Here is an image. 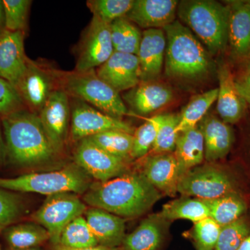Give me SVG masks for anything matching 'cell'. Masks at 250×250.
Instances as JSON below:
<instances>
[{"instance_id": "6da1fadb", "label": "cell", "mask_w": 250, "mask_h": 250, "mask_svg": "<svg viewBox=\"0 0 250 250\" xmlns=\"http://www.w3.org/2000/svg\"><path fill=\"white\" fill-rule=\"evenodd\" d=\"M6 162L21 169L36 168L55 162L54 148L37 113L27 108L1 118Z\"/></svg>"}, {"instance_id": "7a4b0ae2", "label": "cell", "mask_w": 250, "mask_h": 250, "mask_svg": "<svg viewBox=\"0 0 250 250\" xmlns=\"http://www.w3.org/2000/svg\"><path fill=\"white\" fill-rule=\"evenodd\" d=\"M161 197L142 172H126L106 182L92 184L83 201L123 219L136 218L147 213Z\"/></svg>"}, {"instance_id": "3957f363", "label": "cell", "mask_w": 250, "mask_h": 250, "mask_svg": "<svg viewBox=\"0 0 250 250\" xmlns=\"http://www.w3.org/2000/svg\"><path fill=\"white\" fill-rule=\"evenodd\" d=\"M164 30L166 75L177 80H192L207 75L211 66L209 56L192 31L179 21L166 26Z\"/></svg>"}, {"instance_id": "277c9868", "label": "cell", "mask_w": 250, "mask_h": 250, "mask_svg": "<svg viewBox=\"0 0 250 250\" xmlns=\"http://www.w3.org/2000/svg\"><path fill=\"white\" fill-rule=\"evenodd\" d=\"M180 22L193 31L210 53L226 48L229 42V6L213 0L179 1L177 10Z\"/></svg>"}, {"instance_id": "5b68a950", "label": "cell", "mask_w": 250, "mask_h": 250, "mask_svg": "<svg viewBox=\"0 0 250 250\" xmlns=\"http://www.w3.org/2000/svg\"><path fill=\"white\" fill-rule=\"evenodd\" d=\"M90 177L77 164L59 170L30 172L14 178L0 177V188L15 192H34L47 196L62 192L84 194L89 188Z\"/></svg>"}, {"instance_id": "8992f818", "label": "cell", "mask_w": 250, "mask_h": 250, "mask_svg": "<svg viewBox=\"0 0 250 250\" xmlns=\"http://www.w3.org/2000/svg\"><path fill=\"white\" fill-rule=\"evenodd\" d=\"M59 84L70 98L82 100L106 114L119 119L128 114L121 93L100 79L95 70L60 71Z\"/></svg>"}, {"instance_id": "52a82bcc", "label": "cell", "mask_w": 250, "mask_h": 250, "mask_svg": "<svg viewBox=\"0 0 250 250\" xmlns=\"http://www.w3.org/2000/svg\"><path fill=\"white\" fill-rule=\"evenodd\" d=\"M85 202L77 194L62 192L47 196L43 204L31 215L35 223L42 225L49 235V242L58 246L64 228L72 220L84 214Z\"/></svg>"}, {"instance_id": "ba28073f", "label": "cell", "mask_w": 250, "mask_h": 250, "mask_svg": "<svg viewBox=\"0 0 250 250\" xmlns=\"http://www.w3.org/2000/svg\"><path fill=\"white\" fill-rule=\"evenodd\" d=\"M59 72L28 58L25 71L16 86L27 109L39 114L54 90L61 88Z\"/></svg>"}, {"instance_id": "9c48e42d", "label": "cell", "mask_w": 250, "mask_h": 250, "mask_svg": "<svg viewBox=\"0 0 250 250\" xmlns=\"http://www.w3.org/2000/svg\"><path fill=\"white\" fill-rule=\"evenodd\" d=\"M70 137L74 142L107 131L134 134L135 129L126 122L106 114L79 99L70 98Z\"/></svg>"}, {"instance_id": "30bf717a", "label": "cell", "mask_w": 250, "mask_h": 250, "mask_svg": "<svg viewBox=\"0 0 250 250\" xmlns=\"http://www.w3.org/2000/svg\"><path fill=\"white\" fill-rule=\"evenodd\" d=\"M233 185L229 177L218 167L196 166L182 176L177 192L183 196L201 200H213L232 193Z\"/></svg>"}, {"instance_id": "8fae6325", "label": "cell", "mask_w": 250, "mask_h": 250, "mask_svg": "<svg viewBox=\"0 0 250 250\" xmlns=\"http://www.w3.org/2000/svg\"><path fill=\"white\" fill-rule=\"evenodd\" d=\"M114 52L110 24L93 16L81 41L75 71L95 70Z\"/></svg>"}, {"instance_id": "7c38bea8", "label": "cell", "mask_w": 250, "mask_h": 250, "mask_svg": "<svg viewBox=\"0 0 250 250\" xmlns=\"http://www.w3.org/2000/svg\"><path fill=\"white\" fill-rule=\"evenodd\" d=\"M75 164L98 182H106L127 172L126 161L108 154L89 139L77 143Z\"/></svg>"}, {"instance_id": "4fadbf2b", "label": "cell", "mask_w": 250, "mask_h": 250, "mask_svg": "<svg viewBox=\"0 0 250 250\" xmlns=\"http://www.w3.org/2000/svg\"><path fill=\"white\" fill-rule=\"evenodd\" d=\"M38 115L54 148L61 154L70 136V96L62 88L54 90Z\"/></svg>"}, {"instance_id": "5bb4252c", "label": "cell", "mask_w": 250, "mask_h": 250, "mask_svg": "<svg viewBox=\"0 0 250 250\" xmlns=\"http://www.w3.org/2000/svg\"><path fill=\"white\" fill-rule=\"evenodd\" d=\"M95 71L100 79L120 93L134 88L141 82L139 59L134 54L114 52Z\"/></svg>"}, {"instance_id": "9a60e30c", "label": "cell", "mask_w": 250, "mask_h": 250, "mask_svg": "<svg viewBox=\"0 0 250 250\" xmlns=\"http://www.w3.org/2000/svg\"><path fill=\"white\" fill-rule=\"evenodd\" d=\"M25 33L6 30L0 35V77L15 87L27 67L24 52Z\"/></svg>"}, {"instance_id": "2e32d148", "label": "cell", "mask_w": 250, "mask_h": 250, "mask_svg": "<svg viewBox=\"0 0 250 250\" xmlns=\"http://www.w3.org/2000/svg\"><path fill=\"white\" fill-rule=\"evenodd\" d=\"M142 173L161 194L175 196L182 172L174 154L166 153L149 156L145 162Z\"/></svg>"}, {"instance_id": "e0dca14e", "label": "cell", "mask_w": 250, "mask_h": 250, "mask_svg": "<svg viewBox=\"0 0 250 250\" xmlns=\"http://www.w3.org/2000/svg\"><path fill=\"white\" fill-rule=\"evenodd\" d=\"M177 0H134L126 18L146 29H163L175 21Z\"/></svg>"}, {"instance_id": "ac0fdd59", "label": "cell", "mask_w": 250, "mask_h": 250, "mask_svg": "<svg viewBox=\"0 0 250 250\" xmlns=\"http://www.w3.org/2000/svg\"><path fill=\"white\" fill-rule=\"evenodd\" d=\"M166 36L163 29H146L137 57L139 59L141 82L154 81L160 75L164 63Z\"/></svg>"}, {"instance_id": "d6986e66", "label": "cell", "mask_w": 250, "mask_h": 250, "mask_svg": "<svg viewBox=\"0 0 250 250\" xmlns=\"http://www.w3.org/2000/svg\"><path fill=\"white\" fill-rule=\"evenodd\" d=\"M173 94L167 85L154 81L141 82L123 95V100L139 115L149 114L172 101Z\"/></svg>"}, {"instance_id": "ffe728a7", "label": "cell", "mask_w": 250, "mask_h": 250, "mask_svg": "<svg viewBox=\"0 0 250 250\" xmlns=\"http://www.w3.org/2000/svg\"><path fill=\"white\" fill-rule=\"evenodd\" d=\"M83 215L99 246L118 248L123 245L126 236L124 219L95 207L87 208Z\"/></svg>"}, {"instance_id": "44dd1931", "label": "cell", "mask_w": 250, "mask_h": 250, "mask_svg": "<svg viewBox=\"0 0 250 250\" xmlns=\"http://www.w3.org/2000/svg\"><path fill=\"white\" fill-rule=\"evenodd\" d=\"M218 80L217 110L224 123L234 124L244 115L247 103L238 93L232 73L227 65L219 68Z\"/></svg>"}, {"instance_id": "7402d4cb", "label": "cell", "mask_w": 250, "mask_h": 250, "mask_svg": "<svg viewBox=\"0 0 250 250\" xmlns=\"http://www.w3.org/2000/svg\"><path fill=\"white\" fill-rule=\"evenodd\" d=\"M205 143V159L208 162L228 155L233 144V135L228 124L213 116H205L198 124Z\"/></svg>"}, {"instance_id": "603a6c76", "label": "cell", "mask_w": 250, "mask_h": 250, "mask_svg": "<svg viewBox=\"0 0 250 250\" xmlns=\"http://www.w3.org/2000/svg\"><path fill=\"white\" fill-rule=\"evenodd\" d=\"M167 220L159 214L144 219L132 232L126 235L123 249L126 250H159L164 241Z\"/></svg>"}, {"instance_id": "cb8c5ba5", "label": "cell", "mask_w": 250, "mask_h": 250, "mask_svg": "<svg viewBox=\"0 0 250 250\" xmlns=\"http://www.w3.org/2000/svg\"><path fill=\"white\" fill-rule=\"evenodd\" d=\"M229 7V42L233 54L247 57L250 54V2L234 1Z\"/></svg>"}, {"instance_id": "d4e9b609", "label": "cell", "mask_w": 250, "mask_h": 250, "mask_svg": "<svg viewBox=\"0 0 250 250\" xmlns=\"http://www.w3.org/2000/svg\"><path fill=\"white\" fill-rule=\"evenodd\" d=\"M174 152L182 175L202 164L205 159V143L199 125L178 134Z\"/></svg>"}, {"instance_id": "484cf974", "label": "cell", "mask_w": 250, "mask_h": 250, "mask_svg": "<svg viewBox=\"0 0 250 250\" xmlns=\"http://www.w3.org/2000/svg\"><path fill=\"white\" fill-rule=\"evenodd\" d=\"M9 249L38 248L49 241V235L42 225L35 222L15 223L1 231Z\"/></svg>"}, {"instance_id": "4316f807", "label": "cell", "mask_w": 250, "mask_h": 250, "mask_svg": "<svg viewBox=\"0 0 250 250\" xmlns=\"http://www.w3.org/2000/svg\"><path fill=\"white\" fill-rule=\"evenodd\" d=\"M159 215L167 221L184 219L195 223L209 217V209L203 200L182 195L163 206Z\"/></svg>"}, {"instance_id": "83f0119b", "label": "cell", "mask_w": 250, "mask_h": 250, "mask_svg": "<svg viewBox=\"0 0 250 250\" xmlns=\"http://www.w3.org/2000/svg\"><path fill=\"white\" fill-rule=\"evenodd\" d=\"M203 200L209 209L210 218L221 228L241 218L247 208L246 202L233 192L213 200Z\"/></svg>"}, {"instance_id": "f1b7e54d", "label": "cell", "mask_w": 250, "mask_h": 250, "mask_svg": "<svg viewBox=\"0 0 250 250\" xmlns=\"http://www.w3.org/2000/svg\"><path fill=\"white\" fill-rule=\"evenodd\" d=\"M114 52L137 55L142 34L139 27L126 17L110 24Z\"/></svg>"}, {"instance_id": "f546056e", "label": "cell", "mask_w": 250, "mask_h": 250, "mask_svg": "<svg viewBox=\"0 0 250 250\" xmlns=\"http://www.w3.org/2000/svg\"><path fill=\"white\" fill-rule=\"evenodd\" d=\"M218 93L217 88L194 96L179 115L177 133L179 134L198 125L211 105L216 101Z\"/></svg>"}, {"instance_id": "4dcf8cb0", "label": "cell", "mask_w": 250, "mask_h": 250, "mask_svg": "<svg viewBox=\"0 0 250 250\" xmlns=\"http://www.w3.org/2000/svg\"><path fill=\"white\" fill-rule=\"evenodd\" d=\"M59 246L70 249H85L99 244L84 216L82 215L64 228Z\"/></svg>"}, {"instance_id": "1f68e13d", "label": "cell", "mask_w": 250, "mask_h": 250, "mask_svg": "<svg viewBox=\"0 0 250 250\" xmlns=\"http://www.w3.org/2000/svg\"><path fill=\"white\" fill-rule=\"evenodd\" d=\"M108 154L122 160L131 159L133 134L121 131H107L88 137Z\"/></svg>"}, {"instance_id": "d6a6232c", "label": "cell", "mask_w": 250, "mask_h": 250, "mask_svg": "<svg viewBox=\"0 0 250 250\" xmlns=\"http://www.w3.org/2000/svg\"><path fill=\"white\" fill-rule=\"evenodd\" d=\"M27 213V207L18 192L0 188V231L17 223Z\"/></svg>"}, {"instance_id": "836d02e7", "label": "cell", "mask_w": 250, "mask_h": 250, "mask_svg": "<svg viewBox=\"0 0 250 250\" xmlns=\"http://www.w3.org/2000/svg\"><path fill=\"white\" fill-rule=\"evenodd\" d=\"M162 115L148 118L142 125L135 129L131 159H137L147 155L155 142Z\"/></svg>"}, {"instance_id": "e575fe53", "label": "cell", "mask_w": 250, "mask_h": 250, "mask_svg": "<svg viewBox=\"0 0 250 250\" xmlns=\"http://www.w3.org/2000/svg\"><path fill=\"white\" fill-rule=\"evenodd\" d=\"M134 0H88L86 4L93 16L110 24L119 18L126 17Z\"/></svg>"}, {"instance_id": "d590c367", "label": "cell", "mask_w": 250, "mask_h": 250, "mask_svg": "<svg viewBox=\"0 0 250 250\" xmlns=\"http://www.w3.org/2000/svg\"><path fill=\"white\" fill-rule=\"evenodd\" d=\"M250 234V225L245 217L221 228L214 250H238Z\"/></svg>"}, {"instance_id": "8d00e7d4", "label": "cell", "mask_w": 250, "mask_h": 250, "mask_svg": "<svg viewBox=\"0 0 250 250\" xmlns=\"http://www.w3.org/2000/svg\"><path fill=\"white\" fill-rule=\"evenodd\" d=\"M179 121V116L177 115H162L155 142L151 149L154 154L174 152L178 137L177 127Z\"/></svg>"}, {"instance_id": "74e56055", "label": "cell", "mask_w": 250, "mask_h": 250, "mask_svg": "<svg viewBox=\"0 0 250 250\" xmlns=\"http://www.w3.org/2000/svg\"><path fill=\"white\" fill-rule=\"evenodd\" d=\"M6 30L25 33L31 0H2Z\"/></svg>"}, {"instance_id": "f35d334b", "label": "cell", "mask_w": 250, "mask_h": 250, "mask_svg": "<svg viewBox=\"0 0 250 250\" xmlns=\"http://www.w3.org/2000/svg\"><path fill=\"white\" fill-rule=\"evenodd\" d=\"M221 227L210 217L194 223L192 238L197 250H214Z\"/></svg>"}, {"instance_id": "ab89813d", "label": "cell", "mask_w": 250, "mask_h": 250, "mask_svg": "<svg viewBox=\"0 0 250 250\" xmlns=\"http://www.w3.org/2000/svg\"><path fill=\"white\" fill-rule=\"evenodd\" d=\"M26 108L17 88L0 77V118Z\"/></svg>"}, {"instance_id": "60d3db41", "label": "cell", "mask_w": 250, "mask_h": 250, "mask_svg": "<svg viewBox=\"0 0 250 250\" xmlns=\"http://www.w3.org/2000/svg\"><path fill=\"white\" fill-rule=\"evenodd\" d=\"M238 93L250 106V66L235 80Z\"/></svg>"}, {"instance_id": "b9f144b4", "label": "cell", "mask_w": 250, "mask_h": 250, "mask_svg": "<svg viewBox=\"0 0 250 250\" xmlns=\"http://www.w3.org/2000/svg\"><path fill=\"white\" fill-rule=\"evenodd\" d=\"M6 146H5L2 125H1V118H0V166L3 165L6 162Z\"/></svg>"}, {"instance_id": "7bdbcfd3", "label": "cell", "mask_w": 250, "mask_h": 250, "mask_svg": "<svg viewBox=\"0 0 250 250\" xmlns=\"http://www.w3.org/2000/svg\"><path fill=\"white\" fill-rule=\"evenodd\" d=\"M53 250H120L118 248H108L106 247L98 246L93 248H85V249H70V248H64L61 246H53Z\"/></svg>"}, {"instance_id": "ee69618b", "label": "cell", "mask_w": 250, "mask_h": 250, "mask_svg": "<svg viewBox=\"0 0 250 250\" xmlns=\"http://www.w3.org/2000/svg\"><path fill=\"white\" fill-rule=\"evenodd\" d=\"M6 31L5 26V16L2 0H0V35Z\"/></svg>"}, {"instance_id": "f6af8a7d", "label": "cell", "mask_w": 250, "mask_h": 250, "mask_svg": "<svg viewBox=\"0 0 250 250\" xmlns=\"http://www.w3.org/2000/svg\"><path fill=\"white\" fill-rule=\"evenodd\" d=\"M238 250H250V234L246 238V241L243 242Z\"/></svg>"}, {"instance_id": "bcb514c9", "label": "cell", "mask_w": 250, "mask_h": 250, "mask_svg": "<svg viewBox=\"0 0 250 250\" xmlns=\"http://www.w3.org/2000/svg\"><path fill=\"white\" fill-rule=\"evenodd\" d=\"M6 250H43L41 247H38V248H29V249H23V250H13V249H8Z\"/></svg>"}, {"instance_id": "7dc6e473", "label": "cell", "mask_w": 250, "mask_h": 250, "mask_svg": "<svg viewBox=\"0 0 250 250\" xmlns=\"http://www.w3.org/2000/svg\"><path fill=\"white\" fill-rule=\"evenodd\" d=\"M123 250H124V249H123Z\"/></svg>"}]
</instances>
